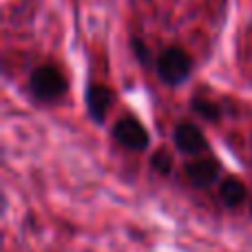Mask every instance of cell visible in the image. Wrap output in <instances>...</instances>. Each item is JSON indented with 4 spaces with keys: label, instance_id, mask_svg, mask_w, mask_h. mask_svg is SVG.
<instances>
[{
    "label": "cell",
    "instance_id": "9c48e42d",
    "mask_svg": "<svg viewBox=\"0 0 252 252\" xmlns=\"http://www.w3.org/2000/svg\"><path fill=\"white\" fill-rule=\"evenodd\" d=\"M151 166L153 170H157L159 175H168L173 170V157H170L168 151H157L155 155L151 157Z\"/></svg>",
    "mask_w": 252,
    "mask_h": 252
},
{
    "label": "cell",
    "instance_id": "52a82bcc",
    "mask_svg": "<svg viewBox=\"0 0 252 252\" xmlns=\"http://www.w3.org/2000/svg\"><path fill=\"white\" fill-rule=\"evenodd\" d=\"M246 195H248V190L239 177H226L219 186V197L228 208H239L246 201Z\"/></svg>",
    "mask_w": 252,
    "mask_h": 252
},
{
    "label": "cell",
    "instance_id": "30bf717a",
    "mask_svg": "<svg viewBox=\"0 0 252 252\" xmlns=\"http://www.w3.org/2000/svg\"><path fill=\"white\" fill-rule=\"evenodd\" d=\"M133 51H135V58H137L139 62H142L144 66H151V49L146 47V42L144 40H139V38H133Z\"/></svg>",
    "mask_w": 252,
    "mask_h": 252
},
{
    "label": "cell",
    "instance_id": "8fae6325",
    "mask_svg": "<svg viewBox=\"0 0 252 252\" xmlns=\"http://www.w3.org/2000/svg\"><path fill=\"white\" fill-rule=\"evenodd\" d=\"M250 213H252V204H250Z\"/></svg>",
    "mask_w": 252,
    "mask_h": 252
},
{
    "label": "cell",
    "instance_id": "5b68a950",
    "mask_svg": "<svg viewBox=\"0 0 252 252\" xmlns=\"http://www.w3.org/2000/svg\"><path fill=\"white\" fill-rule=\"evenodd\" d=\"M173 142L177 151H182L184 155H199V153L208 151V139H206L204 130L192 122H182L175 126Z\"/></svg>",
    "mask_w": 252,
    "mask_h": 252
},
{
    "label": "cell",
    "instance_id": "ba28073f",
    "mask_svg": "<svg viewBox=\"0 0 252 252\" xmlns=\"http://www.w3.org/2000/svg\"><path fill=\"white\" fill-rule=\"evenodd\" d=\"M190 109L195 111L201 120H206V122H210V124H217L219 120H221V106H219L217 102L208 100V97H192Z\"/></svg>",
    "mask_w": 252,
    "mask_h": 252
},
{
    "label": "cell",
    "instance_id": "277c9868",
    "mask_svg": "<svg viewBox=\"0 0 252 252\" xmlns=\"http://www.w3.org/2000/svg\"><path fill=\"white\" fill-rule=\"evenodd\" d=\"M84 100H87V115L93 120L95 124H104L106 115H109L111 106L115 102V93L111 91L106 84H89L87 93H84Z\"/></svg>",
    "mask_w": 252,
    "mask_h": 252
},
{
    "label": "cell",
    "instance_id": "8992f818",
    "mask_svg": "<svg viewBox=\"0 0 252 252\" xmlns=\"http://www.w3.org/2000/svg\"><path fill=\"white\" fill-rule=\"evenodd\" d=\"M219 175H221V164L215 157H199L186 164L188 182L197 188H210L213 184H217Z\"/></svg>",
    "mask_w": 252,
    "mask_h": 252
},
{
    "label": "cell",
    "instance_id": "3957f363",
    "mask_svg": "<svg viewBox=\"0 0 252 252\" xmlns=\"http://www.w3.org/2000/svg\"><path fill=\"white\" fill-rule=\"evenodd\" d=\"M113 137L120 146L128 148V151H146L151 144V135H148L146 126L139 122L133 115H124L113 126Z\"/></svg>",
    "mask_w": 252,
    "mask_h": 252
},
{
    "label": "cell",
    "instance_id": "6da1fadb",
    "mask_svg": "<svg viewBox=\"0 0 252 252\" xmlns=\"http://www.w3.org/2000/svg\"><path fill=\"white\" fill-rule=\"evenodd\" d=\"M29 91L38 102H58L69 91V80L56 64H40L29 78Z\"/></svg>",
    "mask_w": 252,
    "mask_h": 252
},
{
    "label": "cell",
    "instance_id": "7a4b0ae2",
    "mask_svg": "<svg viewBox=\"0 0 252 252\" xmlns=\"http://www.w3.org/2000/svg\"><path fill=\"white\" fill-rule=\"evenodd\" d=\"M155 71L159 80L168 87H179L192 73V58L182 47H166L155 58Z\"/></svg>",
    "mask_w": 252,
    "mask_h": 252
}]
</instances>
